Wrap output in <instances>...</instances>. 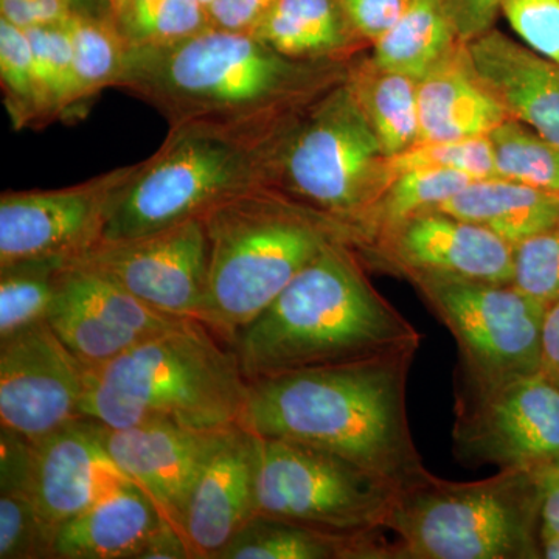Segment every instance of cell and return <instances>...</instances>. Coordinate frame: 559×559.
I'll return each instance as SVG.
<instances>
[{"instance_id": "obj_1", "label": "cell", "mask_w": 559, "mask_h": 559, "mask_svg": "<svg viewBox=\"0 0 559 559\" xmlns=\"http://www.w3.org/2000/svg\"><path fill=\"white\" fill-rule=\"evenodd\" d=\"M417 352L250 382L241 426L333 452L403 487L426 471L407 412Z\"/></svg>"}, {"instance_id": "obj_2", "label": "cell", "mask_w": 559, "mask_h": 559, "mask_svg": "<svg viewBox=\"0 0 559 559\" xmlns=\"http://www.w3.org/2000/svg\"><path fill=\"white\" fill-rule=\"evenodd\" d=\"M322 250L230 342L246 380L329 369L418 349L423 336L370 285L347 248Z\"/></svg>"}, {"instance_id": "obj_3", "label": "cell", "mask_w": 559, "mask_h": 559, "mask_svg": "<svg viewBox=\"0 0 559 559\" xmlns=\"http://www.w3.org/2000/svg\"><path fill=\"white\" fill-rule=\"evenodd\" d=\"M253 33L207 27L171 46L130 47L116 87L134 95L168 124L209 121L277 130L314 75Z\"/></svg>"}, {"instance_id": "obj_4", "label": "cell", "mask_w": 559, "mask_h": 559, "mask_svg": "<svg viewBox=\"0 0 559 559\" xmlns=\"http://www.w3.org/2000/svg\"><path fill=\"white\" fill-rule=\"evenodd\" d=\"M249 389L229 342L200 320L183 319L87 370L83 415L112 429L227 430L241 426Z\"/></svg>"}, {"instance_id": "obj_5", "label": "cell", "mask_w": 559, "mask_h": 559, "mask_svg": "<svg viewBox=\"0 0 559 559\" xmlns=\"http://www.w3.org/2000/svg\"><path fill=\"white\" fill-rule=\"evenodd\" d=\"M202 221L209 283L201 322L229 344L323 249L349 242L336 221L270 186L221 202Z\"/></svg>"}, {"instance_id": "obj_6", "label": "cell", "mask_w": 559, "mask_h": 559, "mask_svg": "<svg viewBox=\"0 0 559 559\" xmlns=\"http://www.w3.org/2000/svg\"><path fill=\"white\" fill-rule=\"evenodd\" d=\"M288 124L277 130L209 121L171 124L160 148L135 164L121 187L102 241L202 218L221 202L270 186L275 151Z\"/></svg>"}, {"instance_id": "obj_7", "label": "cell", "mask_w": 559, "mask_h": 559, "mask_svg": "<svg viewBox=\"0 0 559 559\" xmlns=\"http://www.w3.org/2000/svg\"><path fill=\"white\" fill-rule=\"evenodd\" d=\"M393 559H538L539 477L498 469L452 481L428 469L399 488L384 522Z\"/></svg>"}, {"instance_id": "obj_8", "label": "cell", "mask_w": 559, "mask_h": 559, "mask_svg": "<svg viewBox=\"0 0 559 559\" xmlns=\"http://www.w3.org/2000/svg\"><path fill=\"white\" fill-rule=\"evenodd\" d=\"M380 142L352 86L333 87L280 138L270 187L352 231L377 204Z\"/></svg>"}, {"instance_id": "obj_9", "label": "cell", "mask_w": 559, "mask_h": 559, "mask_svg": "<svg viewBox=\"0 0 559 559\" xmlns=\"http://www.w3.org/2000/svg\"><path fill=\"white\" fill-rule=\"evenodd\" d=\"M399 485L320 448L261 439L257 514L344 536L388 535L384 522Z\"/></svg>"}, {"instance_id": "obj_10", "label": "cell", "mask_w": 559, "mask_h": 559, "mask_svg": "<svg viewBox=\"0 0 559 559\" xmlns=\"http://www.w3.org/2000/svg\"><path fill=\"white\" fill-rule=\"evenodd\" d=\"M459 348L457 380L496 384L540 371L547 305L513 283L406 272Z\"/></svg>"}, {"instance_id": "obj_11", "label": "cell", "mask_w": 559, "mask_h": 559, "mask_svg": "<svg viewBox=\"0 0 559 559\" xmlns=\"http://www.w3.org/2000/svg\"><path fill=\"white\" fill-rule=\"evenodd\" d=\"M454 455L544 476L559 468V385L543 370L496 384L455 378Z\"/></svg>"}, {"instance_id": "obj_12", "label": "cell", "mask_w": 559, "mask_h": 559, "mask_svg": "<svg viewBox=\"0 0 559 559\" xmlns=\"http://www.w3.org/2000/svg\"><path fill=\"white\" fill-rule=\"evenodd\" d=\"M68 263L97 272L153 310L201 322L209 283L202 218L140 237L100 241Z\"/></svg>"}, {"instance_id": "obj_13", "label": "cell", "mask_w": 559, "mask_h": 559, "mask_svg": "<svg viewBox=\"0 0 559 559\" xmlns=\"http://www.w3.org/2000/svg\"><path fill=\"white\" fill-rule=\"evenodd\" d=\"M135 165L58 190L5 191L0 197V264L72 260L102 241L117 194Z\"/></svg>"}, {"instance_id": "obj_14", "label": "cell", "mask_w": 559, "mask_h": 559, "mask_svg": "<svg viewBox=\"0 0 559 559\" xmlns=\"http://www.w3.org/2000/svg\"><path fill=\"white\" fill-rule=\"evenodd\" d=\"M86 367L47 320L0 340V423L36 441L84 418Z\"/></svg>"}, {"instance_id": "obj_15", "label": "cell", "mask_w": 559, "mask_h": 559, "mask_svg": "<svg viewBox=\"0 0 559 559\" xmlns=\"http://www.w3.org/2000/svg\"><path fill=\"white\" fill-rule=\"evenodd\" d=\"M46 320L70 353L92 370L183 319L153 310L97 272L68 263Z\"/></svg>"}, {"instance_id": "obj_16", "label": "cell", "mask_w": 559, "mask_h": 559, "mask_svg": "<svg viewBox=\"0 0 559 559\" xmlns=\"http://www.w3.org/2000/svg\"><path fill=\"white\" fill-rule=\"evenodd\" d=\"M94 421V419H92ZM98 439L116 468L138 485L162 518L183 536L193 489L227 430H191L168 425L112 429L100 423Z\"/></svg>"}, {"instance_id": "obj_17", "label": "cell", "mask_w": 559, "mask_h": 559, "mask_svg": "<svg viewBox=\"0 0 559 559\" xmlns=\"http://www.w3.org/2000/svg\"><path fill=\"white\" fill-rule=\"evenodd\" d=\"M123 480L90 418L31 441L32 498L51 536Z\"/></svg>"}, {"instance_id": "obj_18", "label": "cell", "mask_w": 559, "mask_h": 559, "mask_svg": "<svg viewBox=\"0 0 559 559\" xmlns=\"http://www.w3.org/2000/svg\"><path fill=\"white\" fill-rule=\"evenodd\" d=\"M385 238L390 255L404 272L513 283V246L480 224L430 210Z\"/></svg>"}, {"instance_id": "obj_19", "label": "cell", "mask_w": 559, "mask_h": 559, "mask_svg": "<svg viewBox=\"0 0 559 559\" xmlns=\"http://www.w3.org/2000/svg\"><path fill=\"white\" fill-rule=\"evenodd\" d=\"M259 437L237 426L215 452L187 509L183 533L197 559H218L224 547L257 516Z\"/></svg>"}, {"instance_id": "obj_20", "label": "cell", "mask_w": 559, "mask_h": 559, "mask_svg": "<svg viewBox=\"0 0 559 559\" xmlns=\"http://www.w3.org/2000/svg\"><path fill=\"white\" fill-rule=\"evenodd\" d=\"M466 64L511 119L559 146V68L489 28L465 44Z\"/></svg>"}, {"instance_id": "obj_21", "label": "cell", "mask_w": 559, "mask_h": 559, "mask_svg": "<svg viewBox=\"0 0 559 559\" xmlns=\"http://www.w3.org/2000/svg\"><path fill=\"white\" fill-rule=\"evenodd\" d=\"M165 520L131 480L120 481L51 540V559H139Z\"/></svg>"}, {"instance_id": "obj_22", "label": "cell", "mask_w": 559, "mask_h": 559, "mask_svg": "<svg viewBox=\"0 0 559 559\" xmlns=\"http://www.w3.org/2000/svg\"><path fill=\"white\" fill-rule=\"evenodd\" d=\"M417 102L418 142L488 138L510 119L471 69L451 60L417 81Z\"/></svg>"}, {"instance_id": "obj_23", "label": "cell", "mask_w": 559, "mask_h": 559, "mask_svg": "<svg viewBox=\"0 0 559 559\" xmlns=\"http://www.w3.org/2000/svg\"><path fill=\"white\" fill-rule=\"evenodd\" d=\"M436 210L488 227L514 246L559 227V191L509 179L474 180Z\"/></svg>"}, {"instance_id": "obj_24", "label": "cell", "mask_w": 559, "mask_h": 559, "mask_svg": "<svg viewBox=\"0 0 559 559\" xmlns=\"http://www.w3.org/2000/svg\"><path fill=\"white\" fill-rule=\"evenodd\" d=\"M218 559H393L388 535L344 538L257 514Z\"/></svg>"}, {"instance_id": "obj_25", "label": "cell", "mask_w": 559, "mask_h": 559, "mask_svg": "<svg viewBox=\"0 0 559 559\" xmlns=\"http://www.w3.org/2000/svg\"><path fill=\"white\" fill-rule=\"evenodd\" d=\"M51 533L31 492V440L0 429V559H51Z\"/></svg>"}, {"instance_id": "obj_26", "label": "cell", "mask_w": 559, "mask_h": 559, "mask_svg": "<svg viewBox=\"0 0 559 559\" xmlns=\"http://www.w3.org/2000/svg\"><path fill=\"white\" fill-rule=\"evenodd\" d=\"M353 32L341 0H277L253 35L283 57L314 61L344 49Z\"/></svg>"}, {"instance_id": "obj_27", "label": "cell", "mask_w": 559, "mask_h": 559, "mask_svg": "<svg viewBox=\"0 0 559 559\" xmlns=\"http://www.w3.org/2000/svg\"><path fill=\"white\" fill-rule=\"evenodd\" d=\"M457 40L439 0H412L401 20L374 40L373 64L419 81L450 60Z\"/></svg>"}, {"instance_id": "obj_28", "label": "cell", "mask_w": 559, "mask_h": 559, "mask_svg": "<svg viewBox=\"0 0 559 559\" xmlns=\"http://www.w3.org/2000/svg\"><path fill=\"white\" fill-rule=\"evenodd\" d=\"M349 86L377 134L382 159L418 142L417 81L377 69V75L352 81Z\"/></svg>"}, {"instance_id": "obj_29", "label": "cell", "mask_w": 559, "mask_h": 559, "mask_svg": "<svg viewBox=\"0 0 559 559\" xmlns=\"http://www.w3.org/2000/svg\"><path fill=\"white\" fill-rule=\"evenodd\" d=\"M62 27L69 36L81 98L86 105L103 90L117 86L130 44L112 17L100 20L75 10Z\"/></svg>"}, {"instance_id": "obj_30", "label": "cell", "mask_w": 559, "mask_h": 559, "mask_svg": "<svg viewBox=\"0 0 559 559\" xmlns=\"http://www.w3.org/2000/svg\"><path fill=\"white\" fill-rule=\"evenodd\" d=\"M471 182H474V179L463 173L439 170V168L404 173L399 178L390 180L381 204L374 205L373 212L367 213L353 227L349 237L353 241L356 235L366 234L370 227L389 234L419 213L440 207Z\"/></svg>"}, {"instance_id": "obj_31", "label": "cell", "mask_w": 559, "mask_h": 559, "mask_svg": "<svg viewBox=\"0 0 559 559\" xmlns=\"http://www.w3.org/2000/svg\"><path fill=\"white\" fill-rule=\"evenodd\" d=\"M66 264L64 259L0 264V340L47 319Z\"/></svg>"}, {"instance_id": "obj_32", "label": "cell", "mask_w": 559, "mask_h": 559, "mask_svg": "<svg viewBox=\"0 0 559 559\" xmlns=\"http://www.w3.org/2000/svg\"><path fill=\"white\" fill-rule=\"evenodd\" d=\"M112 20L130 47L171 46L210 27L201 0H134Z\"/></svg>"}, {"instance_id": "obj_33", "label": "cell", "mask_w": 559, "mask_h": 559, "mask_svg": "<svg viewBox=\"0 0 559 559\" xmlns=\"http://www.w3.org/2000/svg\"><path fill=\"white\" fill-rule=\"evenodd\" d=\"M500 179L559 191V146L516 119L488 135Z\"/></svg>"}, {"instance_id": "obj_34", "label": "cell", "mask_w": 559, "mask_h": 559, "mask_svg": "<svg viewBox=\"0 0 559 559\" xmlns=\"http://www.w3.org/2000/svg\"><path fill=\"white\" fill-rule=\"evenodd\" d=\"M27 32L38 80L44 121L69 117L84 105L81 98L72 47L62 25L31 28Z\"/></svg>"}, {"instance_id": "obj_35", "label": "cell", "mask_w": 559, "mask_h": 559, "mask_svg": "<svg viewBox=\"0 0 559 559\" xmlns=\"http://www.w3.org/2000/svg\"><path fill=\"white\" fill-rule=\"evenodd\" d=\"M0 83L17 130L44 123L38 80L27 32L0 20Z\"/></svg>"}, {"instance_id": "obj_36", "label": "cell", "mask_w": 559, "mask_h": 559, "mask_svg": "<svg viewBox=\"0 0 559 559\" xmlns=\"http://www.w3.org/2000/svg\"><path fill=\"white\" fill-rule=\"evenodd\" d=\"M382 165L393 179L404 173L423 168L459 171L474 180L499 178L489 138L417 142L403 153L384 157Z\"/></svg>"}, {"instance_id": "obj_37", "label": "cell", "mask_w": 559, "mask_h": 559, "mask_svg": "<svg viewBox=\"0 0 559 559\" xmlns=\"http://www.w3.org/2000/svg\"><path fill=\"white\" fill-rule=\"evenodd\" d=\"M513 285L547 307L559 301V227L513 246Z\"/></svg>"}, {"instance_id": "obj_38", "label": "cell", "mask_w": 559, "mask_h": 559, "mask_svg": "<svg viewBox=\"0 0 559 559\" xmlns=\"http://www.w3.org/2000/svg\"><path fill=\"white\" fill-rule=\"evenodd\" d=\"M500 13L530 49L559 68V0H503Z\"/></svg>"}, {"instance_id": "obj_39", "label": "cell", "mask_w": 559, "mask_h": 559, "mask_svg": "<svg viewBox=\"0 0 559 559\" xmlns=\"http://www.w3.org/2000/svg\"><path fill=\"white\" fill-rule=\"evenodd\" d=\"M356 33L378 40L401 20L412 0H341Z\"/></svg>"}, {"instance_id": "obj_40", "label": "cell", "mask_w": 559, "mask_h": 559, "mask_svg": "<svg viewBox=\"0 0 559 559\" xmlns=\"http://www.w3.org/2000/svg\"><path fill=\"white\" fill-rule=\"evenodd\" d=\"M73 11L70 0H0V20L22 31L62 25Z\"/></svg>"}, {"instance_id": "obj_41", "label": "cell", "mask_w": 559, "mask_h": 559, "mask_svg": "<svg viewBox=\"0 0 559 559\" xmlns=\"http://www.w3.org/2000/svg\"><path fill=\"white\" fill-rule=\"evenodd\" d=\"M277 0H212L207 5L210 27L253 33Z\"/></svg>"}, {"instance_id": "obj_42", "label": "cell", "mask_w": 559, "mask_h": 559, "mask_svg": "<svg viewBox=\"0 0 559 559\" xmlns=\"http://www.w3.org/2000/svg\"><path fill=\"white\" fill-rule=\"evenodd\" d=\"M459 40L468 43L491 28L503 0H439Z\"/></svg>"}, {"instance_id": "obj_43", "label": "cell", "mask_w": 559, "mask_h": 559, "mask_svg": "<svg viewBox=\"0 0 559 559\" xmlns=\"http://www.w3.org/2000/svg\"><path fill=\"white\" fill-rule=\"evenodd\" d=\"M139 559H197L189 540L167 521L154 533Z\"/></svg>"}, {"instance_id": "obj_44", "label": "cell", "mask_w": 559, "mask_h": 559, "mask_svg": "<svg viewBox=\"0 0 559 559\" xmlns=\"http://www.w3.org/2000/svg\"><path fill=\"white\" fill-rule=\"evenodd\" d=\"M540 370L559 385V301L547 307L544 318Z\"/></svg>"}, {"instance_id": "obj_45", "label": "cell", "mask_w": 559, "mask_h": 559, "mask_svg": "<svg viewBox=\"0 0 559 559\" xmlns=\"http://www.w3.org/2000/svg\"><path fill=\"white\" fill-rule=\"evenodd\" d=\"M540 536L559 538V468L539 477Z\"/></svg>"}, {"instance_id": "obj_46", "label": "cell", "mask_w": 559, "mask_h": 559, "mask_svg": "<svg viewBox=\"0 0 559 559\" xmlns=\"http://www.w3.org/2000/svg\"><path fill=\"white\" fill-rule=\"evenodd\" d=\"M540 557L547 559H559L558 536H540Z\"/></svg>"}, {"instance_id": "obj_47", "label": "cell", "mask_w": 559, "mask_h": 559, "mask_svg": "<svg viewBox=\"0 0 559 559\" xmlns=\"http://www.w3.org/2000/svg\"><path fill=\"white\" fill-rule=\"evenodd\" d=\"M110 11H117L120 9H123L124 5H128V3L134 2V0H108Z\"/></svg>"}, {"instance_id": "obj_48", "label": "cell", "mask_w": 559, "mask_h": 559, "mask_svg": "<svg viewBox=\"0 0 559 559\" xmlns=\"http://www.w3.org/2000/svg\"><path fill=\"white\" fill-rule=\"evenodd\" d=\"M201 2L204 3L205 9H207V5L210 2H212V0H201Z\"/></svg>"}, {"instance_id": "obj_49", "label": "cell", "mask_w": 559, "mask_h": 559, "mask_svg": "<svg viewBox=\"0 0 559 559\" xmlns=\"http://www.w3.org/2000/svg\"><path fill=\"white\" fill-rule=\"evenodd\" d=\"M72 3L81 2V0H70Z\"/></svg>"}]
</instances>
